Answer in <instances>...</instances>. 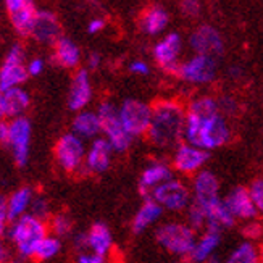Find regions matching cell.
<instances>
[{
	"label": "cell",
	"mask_w": 263,
	"mask_h": 263,
	"mask_svg": "<svg viewBox=\"0 0 263 263\" xmlns=\"http://www.w3.org/2000/svg\"><path fill=\"white\" fill-rule=\"evenodd\" d=\"M247 191L250 194V199L254 202V207H255L258 216H263V178L254 179L247 186Z\"/></svg>",
	"instance_id": "obj_35"
},
{
	"label": "cell",
	"mask_w": 263,
	"mask_h": 263,
	"mask_svg": "<svg viewBox=\"0 0 263 263\" xmlns=\"http://www.w3.org/2000/svg\"><path fill=\"white\" fill-rule=\"evenodd\" d=\"M200 8L202 5L199 0H181V11L184 16H197L200 13Z\"/></svg>",
	"instance_id": "obj_40"
},
{
	"label": "cell",
	"mask_w": 263,
	"mask_h": 263,
	"mask_svg": "<svg viewBox=\"0 0 263 263\" xmlns=\"http://www.w3.org/2000/svg\"><path fill=\"white\" fill-rule=\"evenodd\" d=\"M86 239H87V250L102 257L110 254V250L113 247V236L110 228L105 223H94L90 226V230L86 233Z\"/></svg>",
	"instance_id": "obj_24"
},
{
	"label": "cell",
	"mask_w": 263,
	"mask_h": 263,
	"mask_svg": "<svg viewBox=\"0 0 263 263\" xmlns=\"http://www.w3.org/2000/svg\"><path fill=\"white\" fill-rule=\"evenodd\" d=\"M8 257H10L8 249L0 242V263H8Z\"/></svg>",
	"instance_id": "obj_49"
},
{
	"label": "cell",
	"mask_w": 263,
	"mask_h": 263,
	"mask_svg": "<svg viewBox=\"0 0 263 263\" xmlns=\"http://www.w3.org/2000/svg\"><path fill=\"white\" fill-rule=\"evenodd\" d=\"M31 145V121L25 117H20L10 121V144L15 163L18 166H25L29 158Z\"/></svg>",
	"instance_id": "obj_15"
},
{
	"label": "cell",
	"mask_w": 263,
	"mask_h": 263,
	"mask_svg": "<svg viewBox=\"0 0 263 263\" xmlns=\"http://www.w3.org/2000/svg\"><path fill=\"white\" fill-rule=\"evenodd\" d=\"M78 263H105V257L94 252H81L78 257Z\"/></svg>",
	"instance_id": "obj_43"
},
{
	"label": "cell",
	"mask_w": 263,
	"mask_h": 263,
	"mask_svg": "<svg viewBox=\"0 0 263 263\" xmlns=\"http://www.w3.org/2000/svg\"><path fill=\"white\" fill-rule=\"evenodd\" d=\"M73 134H76L81 139H97L99 134H102V124L97 111L83 110L78 111V115L73 120Z\"/></svg>",
	"instance_id": "obj_25"
},
{
	"label": "cell",
	"mask_w": 263,
	"mask_h": 263,
	"mask_svg": "<svg viewBox=\"0 0 263 263\" xmlns=\"http://www.w3.org/2000/svg\"><path fill=\"white\" fill-rule=\"evenodd\" d=\"M228 74H230L231 79L237 81V79L242 76V68H239V66H231L230 70H228Z\"/></svg>",
	"instance_id": "obj_48"
},
{
	"label": "cell",
	"mask_w": 263,
	"mask_h": 263,
	"mask_svg": "<svg viewBox=\"0 0 263 263\" xmlns=\"http://www.w3.org/2000/svg\"><path fill=\"white\" fill-rule=\"evenodd\" d=\"M209 162V152L187 142H181L171 151V168L181 176H196L205 170Z\"/></svg>",
	"instance_id": "obj_10"
},
{
	"label": "cell",
	"mask_w": 263,
	"mask_h": 263,
	"mask_svg": "<svg viewBox=\"0 0 263 263\" xmlns=\"http://www.w3.org/2000/svg\"><path fill=\"white\" fill-rule=\"evenodd\" d=\"M189 47L194 50V53L218 59L224 50V41L216 28L202 25L197 29H194L189 36Z\"/></svg>",
	"instance_id": "obj_14"
},
{
	"label": "cell",
	"mask_w": 263,
	"mask_h": 263,
	"mask_svg": "<svg viewBox=\"0 0 263 263\" xmlns=\"http://www.w3.org/2000/svg\"><path fill=\"white\" fill-rule=\"evenodd\" d=\"M242 233L246 236V241H255V239H260L263 236V224L258 223V220H252L244 223Z\"/></svg>",
	"instance_id": "obj_38"
},
{
	"label": "cell",
	"mask_w": 263,
	"mask_h": 263,
	"mask_svg": "<svg viewBox=\"0 0 263 263\" xmlns=\"http://www.w3.org/2000/svg\"><path fill=\"white\" fill-rule=\"evenodd\" d=\"M97 115L100 118L104 139H107V142L117 154L126 152L131 147L134 137L124 129L118 115V107L111 102H102L97 108Z\"/></svg>",
	"instance_id": "obj_5"
},
{
	"label": "cell",
	"mask_w": 263,
	"mask_h": 263,
	"mask_svg": "<svg viewBox=\"0 0 263 263\" xmlns=\"http://www.w3.org/2000/svg\"><path fill=\"white\" fill-rule=\"evenodd\" d=\"M186 113L191 117L200 118V120L212 118L215 115H220L218 102H216V97L209 96V94L197 96L186 105Z\"/></svg>",
	"instance_id": "obj_29"
},
{
	"label": "cell",
	"mask_w": 263,
	"mask_h": 263,
	"mask_svg": "<svg viewBox=\"0 0 263 263\" xmlns=\"http://www.w3.org/2000/svg\"><path fill=\"white\" fill-rule=\"evenodd\" d=\"M0 144L8 147L10 144V121H0Z\"/></svg>",
	"instance_id": "obj_45"
},
{
	"label": "cell",
	"mask_w": 263,
	"mask_h": 263,
	"mask_svg": "<svg viewBox=\"0 0 263 263\" xmlns=\"http://www.w3.org/2000/svg\"><path fill=\"white\" fill-rule=\"evenodd\" d=\"M223 202L231 212L236 221H252L258 218V213L254 207V202L250 199V194L247 187L236 186L223 197Z\"/></svg>",
	"instance_id": "obj_16"
},
{
	"label": "cell",
	"mask_w": 263,
	"mask_h": 263,
	"mask_svg": "<svg viewBox=\"0 0 263 263\" xmlns=\"http://www.w3.org/2000/svg\"><path fill=\"white\" fill-rule=\"evenodd\" d=\"M184 221L192 228L194 231H203L207 226V216H205V210L197 203H191L187 210L184 212Z\"/></svg>",
	"instance_id": "obj_33"
},
{
	"label": "cell",
	"mask_w": 263,
	"mask_h": 263,
	"mask_svg": "<svg viewBox=\"0 0 263 263\" xmlns=\"http://www.w3.org/2000/svg\"><path fill=\"white\" fill-rule=\"evenodd\" d=\"M52 60L55 65H59L62 68H76L81 62V50L78 45L68 37H60L53 44V55Z\"/></svg>",
	"instance_id": "obj_26"
},
{
	"label": "cell",
	"mask_w": 263,
	"mask_h": 263,
	"mask_svg": "<svg viewBox=\"0 0 263 263\" xmlns=\"http://www.w3.org/2000/svg\"><path fill=\"white\" fill-rule=\"evenodd\" d=\"M10 263H16V261H10Z\"/></svg>",
	"instance_id": "obj_52"
},
{
	"label": "cell",
	"mask_w": 263,
	"mask_h": 263,
	"mask_svg": "<svg viewBox=\"0 0 263 263\" xmlns=\"http://www.w3.org/2000/svg\"><path fill=\"white\" fill-rule=\"evenodd\" d=\"M8 234L13 244L16 246L20 255L31 258L34 254V249L47 236V224H45L44 220H39L31 213H26L11 224Z\"/></svg>",
	"instance_id": "obj_4"
},
{
	"label": "cell",
	"mask_w": 263,
	"mask_h": 263,
	"mask_svg": "<svg viewBox=\"0 0 263 263\" xmlns=\"http://www.w3.org/2000/svg\"><path fill=\"white\" fill-rule=\"evenodd\" d=\"M99 65H100V55L97 52H92L87 59V66L90 68V70H97Z\"/></svg>",
	"instance_id": "obj_47"
},
{
	"label": "cell",
	"mask_w": 263,
	"mask_h": 263,
	"mask_svg": "<svg viewBox=\"0 0 263 263\" xmlns=\"http://www.w3.org/2000/svg\"><path fill=\"white\" fill-rule=\"evenodd\" d=\"M191 192H192V202L200 205L202 209L210 207L212 203L221 200V187L216 175L210 170H202L196 176H192L191 182Z\"/></svg>",
	"instance_id": "obj_13"
},
{
	"label": "cell",
	"mask_w": 263,
	"mask_h": 263,
	"mask_svg": "<svg viewBox=\"0 0 263 263\" xmlns=\"http://www.w3.org/2000/svg\"><path fill=\"white\" fill-rule=\"evenodd\" d=\"M173 178V168L165 160H152L139 176V192L144 199H148L152 192L162 186L165 181Z\"/></svg>",
	"instance_id": "obj_17"
},
{
	"label": "cell",
	"mask_w": 263,
	"mask_h": 263,
	"mask_svg": "<svg viewBox=\"0 0 263 263\" xmlns=\"http://www.w3.org/2000/svg\"><path fill=\"white\" fill-rule=\"evenodd\" d=\"M115 151L111 145L107 142L104 137H97L90 142L87 152H86V160H84V170L94 175H102L110 168L111 158Z\"/></svg>",
	"instance_id": "obj_18"
},
{
	"label": "cell",
	"mask_w": 263,
	"mask_h": 263,
	"mask_svg": "<svg viewBox=\"0 0 263 263\" xmlns=\"http://www.w3.org/2000/svg\"><path fill=\"white\" fill-rule=\"evenodd\" d=\"M60 249H62V242L59 237L45 236L37 244V247L34 249V254L31 258H34L36 261H47V260H52L53 257L59 255Z\"/></svg>",
	"instance_id": "obj_32"
},
{
	"label": "cell",
	"mask_w": 263,
	"mask_h": 263,
	"mask_svg": "<svg viewBox=\"0 0 263 263\" xmlns=\"http://www.w3.org/2000/svg\"><path fill=\"white\" fill-rule=\"evenodd\" d=\"M224 263H260V247L252 241H244L228 254Z\"/></svg>",
	"instance_id": "obj_31"
},
{
	"label": "cell",
	"mask_w": 263,
	"mask_h": 263,
	"mask_svg": "<svg viewBox=\"0 0 263 263\" xmlns=\"http://www.w3.org/2000/svg\"><path fill=\"white\" fill-rule=\"evenodd\" d=\"M32 199H34L32 191L29 187H20L18 191H15L13 194H11L10 199H7L10 223H15L16 220L21 218V216L26 215V212L31 207Z\"/></svg>",
	"instance_id": "obj_30"
},
{
	"label": "cell",
	"mask_w": 263,
	"mask_h": 263,
	"mask_svg": "<svg viewBox=\"0 0 263 263\" xmlns=\"http://www.w3.org/2000/svg\"><path fill=\"white\" fill-rule=\"evenodd\" d=\"M29 213L32 216H36V218L39 220H47L49 218V215H50V205L49 202L42 199V197H34L32 202H31V207H29Z\"/></svg>",
	"instance_id": "obj_37"
},
{
	"label": "cell",
	"mask_w": 263,
	"mask_h": 263,
	"mask_svg": "<svg viewBox=\"0 0 263 263\" xmlns=\"http://www.w3.org/2000/svg\"><path fill=\"white\" fill-rule=\"evenodd\" d=\"M203 210H205V216H207V226H205V230H215L218 233H223L224 230H231L237 223L231 212L224 205L223 199L212 203L210 207Z\"/></svg>",
	"instance_id": "obj_27"
},
{
	"label": "cell",
	"mask_w": 263,
	"mask_h": 263,
	"mask_svg": "<svg viewBox=\"0 0 263 263\" xmlns=\"http://www.w3.org/2000/svg\"><path fill=\"white\" fill-rule=\"evenodd\" d=\"M221 247V233L215 230H203L192 247V252L189 255L191 263H207L212 257L218 254Z\"/></svg>",
	"instance_id": "obj_22"
},
{
	"label": "cell",
	"mask_w": 263,
	"mask_h": 263,
	"mask_svg": "<svg viewBox=\"0 0 263 263\" xmlns=\"http://www.w3.org/2000/svg\"><path fill=\"white\" fill-rule=\"evenodd\" d=\"M31 37H34L37 42L53 45L60 37H63L59 18L52 11H37L32 25Z\"/></svg>",
	"instance_id": "obj_19"
},
{
	"label": "cell",
	"mask_w": 263,
	"mask_h": 263,
	"mask_svg": "<svg viewBox=\"0 0 263 263\" xmlns=\"http://www.w3.org/2000/svg\"><path fill=\"white\" fill-rule=\"evenodd\" d=\"M86 152L84 141L73 133L63 134L53 147L57 163L65 173H78L84 170Z\"/></svg>",
	"instance_id": "obj_8"
},
{
	"label": "cell",
	"mask_w": 263,
	"mask_h": 263,
	"mask_svg": "<svg viewBox=\"0 0 263 263\" xmlns=\"http://www.w3.org/2000/svg\"><path fill=\"white\" fill-rule=\"evenodd\" d=\"M182 39L178 32H168L154 45V60L165 73L176 74L181 65Z\"/></svg>",
	"instance_id": "obj_11"
},
{
	"label": "cell",
	"mask_w": 263,
	"mask_h": 263,
	"mask_svg": "<svg viewBox=\"0 0 263 263\" xmlns=\"http://www.w3.org/2000/svg\"><path fill=\"white\" fill-rule=\"evenodd\" d=\"M92 100V84H90V78L87 70H79L70 87V94H68V108L73 111H83L89 102Z\"/></svg>",
	"instance_id": "obj_20"
},
{
	"label": "cell",
	"mask_w": 263,
	"mask_h": 263,
	"mask_svg": "<svg viewBox=\"0 0 263 263\" xmlns=\"http://www.w3.org/2000/svg\"><path fill=\"white\" fill-rule=\"evenodd\" d=\"M29 78L25 66V52L20 44L13 45L0 68V92L20 87Z\"/></svg>",
	"instance_id": "obj_12"
},
{
	"label": "cell",
	"mask_w": 263,
	"mask_h": 263,
	"mask_svg": "<svg viewBox=\"0 0 263 263\" xmlns=\"http://www.w3.org/2000/svg\"><path fill=\"white\" fill-rule=\"evenodd\" d=\"M118 115L126 129L134 139L145 136L152 121V105L137 99H126L118 107Z\"/></svg>",
	"instance_id": "obj_9"
},
{
	"label": "cell",
	"mask_w": 263,
	"mask_h": 263,
	"mask_svg": "<svg viewBox=\"0 0 263 263\" xmlns=\"http://www.w3.org/2000/svg\"><path fill=\"white\" fill-rule=\"evenodd\" d=\"M196 239L197 231H194L184 220H170L155 230L157 244L170 255L181 260L189 258Z\"/></svg>",
	"instance_id": "obj_3"
},
{
	"label": "cell",
	"mask_w": 263,
	"mask_h": 263,
	"mask_svg": "<svg viewBox=\"0 0 263 263\" xmlns=\"http://www.w3.org/2000/svg\"><path fill=\"white\" fill-rule=\"evenodd\" d=\"M186 105L176 99H162L152 105V121L147 139L158 151H173L184 142Z\"/></svg>",
	"instance_id": "obj_1"
},
{
	"label": "cell",
	"mask_w": 263,
	"mask_h": 263,
	"mask_svg": "<svg viewBox=\"0 0 263 263\" xmlns=\"http://www.w3.org/2000/svg\"><path fill=\"white\" fill-rule=\"evenodd\" d=\"M26 70H28V74L29 76H39L44 71V60L42 59H32L28 63Z\"/></svg>",
	"instance_id": "obj_44"
},
{
	"label": "cell",
	"mask_w": 263,
	"mask_h": 263,
	"mask_svg": "<svg viewBox=\"0 0 263 263\" xmlns=\"http://www.w3.org/2000/svg\"><path fill=\"white\" fill-rule=\"evenodd\" d=\"M29 94L21 87L8 89L0 92V118L2 120H15L23 117L29 107Z\"/></svg>",
	"instance_id": "obj_21"
},
{
	"label": "cell",
	"mask_w": 263,
	"mask_h": 263,
	"mask_svg": "<svg viewBox=\"0 0 263 263\" xmlns=\"http://www.w3.org/2000/svg\"><path fill=\"white\" fill-rule=\"evenodd\" d=\"M148 199H154L168 213H184L192 203V192L186 181L173 176L158 186Z\"/></svg>",
	"instance_id": "obj_6"
},
{
	"label": "cell",
	"mask_w": 263,
	"mask_h": 263,
	"mask_svg": "<svg viewBox=\"0 0 263 263\" xmlns=\"http://www.w3.org/2000/svg\"><path fill=\"white\" fill-rule=\"evenodd\" d=\"M231 126L228 118L221 115H215L207 120H200L196 117H186L184 126V142L200 147L203 151H215L221 148L231 141Z\"/></svg>",
	"instance_id": "obj_2"
},
{
	"label": "cell",
	"mask_w": 263,
	"mask_h": 263,
	"mask_svg": "<svg viewBox=\"0 0 263 263\" xmlns=\"http://www.w3.org/2000/svg\"><path fill=\"white\" fill-rule=\"evenodd\" d=\"M32 4V0H5V5H7V11L8 15H13L16 11H20L21 8H25L26 5Z\"/></svg>",
	"instance_id": "obj_42"
},
{
	"label": "cell",
	"mask_w": 263,
	"mask_h": 263,
	"mask_svg": "<svg viewBox=\"0 0 263 263\" xmlns=\"http://www.w3.org/2000/svg\"><path fill=\"white\" fill-rule=\"evenodd\" d=\"M260 263H263V246H260Z\"/></svg>",
	"instance_id": "obj_50"
},
{
	"label": "cell",
	"mask_w": 263,
	"mask_h": 263,
	"mask_svg": "<svg viewBox=\"0 0 263 263\" xmlns=\"http://www.w3.org/2000/svg\"><path fill=\"white\" fill-rule=\"evenodd\" d=\"M165 210L154 199H144L139 205V209L134 213L131 221V230L134 234H142L147 230H151L160 220H162Z\"/></svg>",
	"instance_id": "obj_23"
},
{
	"label": "cell",
	"mask_w": 263,
	"mask_h": 263,
	"mask_svg": "<svg viewBox=\"0 0 263 263\" xmlns=\"http://www.w3.org/2000/svg\"><path fill=\"white\" fill-rule=\"evenodd\" d=\"M168 21V11L160 5H152L144 10L139 20V26L148 36H158V34H162L166 29Z\"/></svg>",
	"instance_id": "obj_28"
},
{
	"label": "cell",
	"mask_w": 263,
	"mask_h": 263,
	"mask_svg": "<svg viewBox=\"0 0 263 263\" xmlns=\"http://www.w3.org/2000/svg\"><path fill=\"white\" fill-rule=\"evenodd\" d=\"M104 28H105V21L102 18H94V20H90V23L87 25V32L89 34H97Z\"/></svg>",
	"instance_id": "obj_46"
},
{
	"label": "cell",
	"mask_w": 263,
	"mask_h": 263,
	"mask_svg": "<svg viewBox=\"0 0 263 263\" xmlns=\"http://www.w3.org/2000/svg\"><path fill=\"white\" fill-rule=\"evenodd\" d=\"M218 74V62L213 57L194 53L187 60L181 62L176 76L191 86L212 84Z\"/></svg>",
	"instance_id": "obj_7"
},
{
	"label": "cell",
	"mask_w": 263,
	"mask_h": 263,
	"mask_svg": "<svg viewBox=\"0 0 263 263\" xmlns=\"http://www.w3.org/2000/svg\"><path fill=\"white\" fill-rule=\"evenodd\" d=\"M173 263H186V261H184V260H181V258H178V260H175Z\"/></svg>",
	"instance_id": "obj_51"
},
{
	"label": "cell",
	"mask_w": 263,
	"mask_h": 263,
	"mask_svg": "<svg viewBox=\"0 0 263 263\" xmlns=\"http://www.w3.org/2000/svg\"><path fill=\"white\" fill-rule=\"evenodd\" d=\"M129 71L137 76H147L151 73V65L144 60H133L129 63Z\"/></svg>",
	"instance_id": "obj_41"
},
{
	"label": "cell",
	"mask_w": 263,
	"mask_h": 263,
	"mask_svg": "<svg viewBox=\"0 0 263 263\" xmlns=\"http://www.w3.org/2000/svg\"><path fill=\"white\" fill-rule=\"evenodd\" d=\"M10 216H8V205L7 199L0 196V237H4L10 230Z\"/></svg>",
	"instance_id": "obj_39"
},
{
	"label": "cell",
	"mask_w": 263,
	"mask_h": 263,
	"mask_svg": "<svg viewBox=\"0 0 263 263\" xmlns=\"http://www.w3.org/2000/svg\"><path fill=\"white\" fill-rule=\"evenodd\" d=\"M73 221L66 213H57L50 218V230L55 237H63L71 233Z\"/></svg>",
	"instance_id": "obj_34"
},
{
	"label": "cell",
	"mask_w": 263,
	"mask_h": 263,
	"mask_svg": "<svg viewBox=\"0 0 263 263\" xmlns=\"http://www.w3.org/2000/svg\"><path fill=\"white\" fill-rule=\"evenodd\" d=\"M216 102H218V110H220V115L224 118H230L234 117L236 113L239 111V102L233 97V96H221V97H216Z\"/></svg>",
	"instance_id": "obj_36"
}]
</instances>
